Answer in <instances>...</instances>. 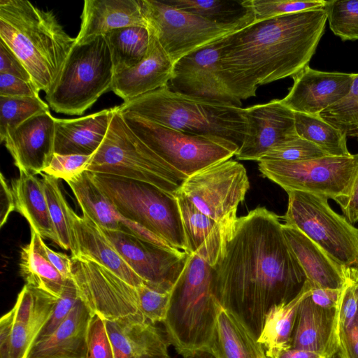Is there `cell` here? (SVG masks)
<instances>
[{
  "label": "cell",
  "mask_w": 358,
  "mask_h": 358,
  "mask_svg": "<svg viewBox=\"0 0 358 358\" xmlns=\"http://www.w3.org/2000/svg\"><path fill=\"white\" fill-rule=\"evenodd\" d=\"M306 280L280 217L265 207L237 218L212 266L216 300L257 340L268 311L294 299Z\"/></svg>",
  "instance_id": "obj_1"
},
{
  "label": "cell",
  "mask_w": 358,
  "mask_h": 358,
  "mask_svg": "<svg viewBox=\"0 0 358 358\" xmlns=\"http://www.w3.org/2000/svg\"><path fill=\"white\" fill-rule=\"evenodd\" d=\"M327 21L323 8L254 21L222 38L220 66L239 100L259 86L293 77L309 65Z\"/></svg>",
  "instance_id": "obj_2"
},
{
  "label": "cell",
  "mask_w": 358,
  "mask_h": 358,
  "mask_svg": "<svg viewBox=\"0 0 358 358\" xmlns=\"http://www.w3.org/2000/svg\"><path fill=\"white\" fill-rule=\"evenodd\" d=\"M0 40L20 59L37 88L45 93L76 43L52 11L27 0H0Z\"/></svg>",
  "instance_id": "obj_3"
},
{
  "label": "cell",
  "mask_w": 358,
  "mask_h": 358,
  "mask_svg": "<svg viewBox=\"0 0 358 358\" xmlns=\"http://www.w3.org/2000/svg\"><path fill=\"white\" fill-rule=\"evenodd\" d=\"M117 106L122 113H131L187 134L220 136L239 147L248 129L245 108L184 95L168 85Z\"/></svg>",
  "instance_id": "obj_4"
},
{
  "label": "cell",
  "mask_w": 358,
  "mask_h": 358,
  "mask_svg": "<svg viewBox=\"0 0 358 358\" xmlns=\"http://www.w3.org/2000/svg\"><path fill=\"white\" fill-rule=\"evenodd\" d=\"M220 307L212 289V266L198 255L189 254L171 291L162 322L171 345L183 358L210 349Z\"/></svg>",
  "instance_id": "obj_5"
},
{
  "label": "cell",
  "mask_w": 358,
  "mask_h": 358,
  "mask_svg": "<svg viewBox=\"0 0 358 358\" xmlns=\"http://www.w3.org/2000/svg\"><path fill=\"white\" fill-rule=\"evenodd\" d=\"M86 171L144 182L174 196L187 178L136 136L117 106L106 135L91 156Z\"/></svg>",
  "instance_id": "obj_6"
},
{
  "label": "cell",
  "mask_w": 358,
  "mask_h": 358,
  "mask_svg": "<svg viewBox=\"0 0 358 358\" xmlns=\"http://www.w3.org/2000/svg\"><path fill=\"white\" fill-rule=\"evenodd\" d=\"M90 173L122 217L141 225L188 254L180 208L174 195L144 182Z\"/></svg>",
  "instance_id": "obj_7"
},
{
  "label": "cell",
  "mask_w": 358,
  "mask_h": 358,
  "mask_svg": "<svg viewBox=\"0 0 358 358\" xmlns=\"http://www.w3.org/2000/svg\"><path fill=\"white\" fill-rule=\"evenodd\" d=\"M114 76L104 36L75 43L45 99L56 113L80 115L111 90Z\"/></svg>",
  "instance_id": "obj_8"
},
{
  "label": "cell",
  "mask_w": 358,
  "mask_h": 358,
  "mask_svg": "<svg viewBox=\"0 0 358 358\" xmlns=\"http://www.w3.org/2000/svg\"><path fill=\"white\" fill-rule=\"evenodd\" d=\"M122 115L143 143L186 178L230 159L239 148L236 143L220 136L187 134L131 113Z\"/></svg>",
  "instance_id": "obj_9"
},
{
  "label": "cell",
  "mask_w": 358,
  "mask_h": 358,
  "mask_svg": "<svg viewBox=\"0 0 358 358\" xmlns=\"http://www.w3.org/2000/svg\"><path fill=\"white\" fill-rule=\"evenodd\" d=\"M287 193L285 224L298 229L340 264L358 269V228L334 211L326 196L297 190Z\"/></svg>",
  "instance_id": "obj_10"
},
{
  "label": "cell",
  "mask_w": 358,
  "mask_h": 358,
  "mask_svg": "<svg viewBox=\"0 0 358 358\" xmlns=\"http://www.w3.org/2000/svg\"><path fill=\"white\" fill-rule=\"evenodd\" d=\"M258 169L264 177L286 192L324 195L340 206L349 196L358 173V154L300 162L260 160Z\"/></svg>",
  "instance_id": "obj_11"
},
{
  "label": "cell",
  "mask_w": 358,
  "mask_h": 358,
  "mask_svg": "<svg viewBox=\"0 0 358 358\" xmlns=\"http://www.w3.org/2000/svg\"><path fill=\"white\" fill-rule=\"evenodd\" d=\"M143 14L173 64L189 53L247 25L222 24L180 9L166 0H141Z\"/></svg>",
  "instance_id": "obj_12"
},
{
  "label": "cell",
  "mask_w": 358,
  "mask_h": 358,
  "mask_svg": "<svg viewBox=\"0 0 358 358\" xmlns=\"http://www.w3.org/2000/svg\"><path fill=\"white\" fill-rule=\"evenodd\" d=\"M249 187L243 165L227 159L189 176L179 191L201 213L220 224L231 227Z\"/></svg>",
  "instance_id": "obj_13"
},
{
  "label": "cell",
  "mask_w": 358,
  "mask_h": 358,
  "mask_svg": "<svg viewBox=\"0 0 358 358\" xmlns=\"http://www.w3.org/2000/svg\"><path fill=\"white\" fill-rule=\"evenodd\" d=\"M71 259L72 280L92 315L105 320L131 317L147 322L140 311L136 287L94 261L83 257Z\"/></svg>",
  "instance_id": "obj_14"
},
{
  "label": "cell",
  "mask_w": 358,
  "mask_h": 358,
  "mask_svg": "<svg viewBox=\"0 0 358 358\" xmlns=\"http://www.w3.org/2000/svg\"><path fill=\"white\" fill-rule=\"evenodd\" d=\"M56 300L24 285L13 308L0 319V358H27Z\"/></svg>",
  "instance_id": "obj_15"
},
{
  "label": "cell",
  "mask_w": 358,
  "mask_h": 358,
  "mask_svg": "<svg viewBox=\"0 0 358 358\" xmlns=\"http://www.w3.org/2000/svg\"><path fill=\"white\" fill-rule=\"evenodd\" d=\"M222 38L176 62L169 87L184 95L241 107V101L229 92L222 75L220 66Z\"/></svg>",
  "instance_id": "obj_16"
},
{
  "label": "cell",
  "mask_w": 358,
  "mask_h": 358,
  "mask_svg": "<svg viewBox=\"0 0 358 358\" xmlns=\"http://www.w3.org/2000/svg\"><path fill=\"white\" fill-rule=\"evenodd\" d=\"M101 229L145 284L162 292L171 291L189 254L169 252L124 231Z\"/></svg>",
  "instance_id": "obj_17"
},
{
  "label": "cell",
  "mask_w": 358,
  "mask_h": 358,
  "mask_svg": "<svg viewBox=\"0 0 358 358\" xmlns=\"http://www.w3.org/2000/svg\"><path fill=\"white\" fill-rule=\"evenodd\" d=\"M248 129L235 157L258 162L274 146L299 138L294 113L281 99L245 108Z\"/></svg>",
  "instance_id": "obj_18"
},
{
  "label": "cell",
  "mask_w": 358,
  "mask_h": 358,
  "mask_svg": "<svg viewBox=\"0 0 358 358\" xmlns=\"http://www.w3.org/2000/svg\"><path fill=\"white\" fill-rule=\"evenodd\" d=\"M55 117L36 114L8 131L1 139L19 172L41 174L55 154Z\"/></svg>",
  "instance_id": "obj_19"
},
{
  "label": "cell",
  "mask_w": 358,
  "mask_h": 358,
  "mask_svg": "<svg viewBox=\"0 0 358 358\" xmlns=\"http://www.w3.org/2000/svg\"><path fill=\"white\" fill-rule=\"evenodd\" d=\"M355 73L328 72L309 65L292 77L294 83L281 101L294 113L319 115L350 92Z\"/></svg>",
  "instance_id": "obj_20"
},
{
  "label": "cell",
  "mask_w": 358,
  "mask_h": 358,
  "mask_svg": "<svg viewBox=\"0 0 358 358\" xmlns=\"http://www.w3.org/2000/svg\"><path fill=\"white\" fill-rule=\"evenodd\" d=\"M150 42L146 55L134 67L115 73L111 90L124 102L168 85L173 73V62L148 27Z\"/></svg>",
  "instance_id": "obj_21"
},
{
  "label": "cell",
  "mask_w": 358,
  "mask_h": 358,
  "mask_svg": "<svg viewBox=\"0 0 358 358\" xmlns=\"http://www.w3.org/2000/svg\"><path fill=\"white\" fill-rule=\"evenodd\" d=\"M310 289L298 307L292 348L313 351L328 358L339 349V307L326 309L317 306L310 297Z\"/></svg>",
  "instance_id": "obj_22"
},
{
  "label": "cell",
  "mask_w": 358,
  "mask_h": 358,
  "mask_svg": "<svg viewBox=\"0 0 358 358\" xmlns=\"http://www.w3.org/2000/svg\"><path fill=\"white\" fill-rule=\"evenodd\" d=\"M114 358H170L164 330L131 317L105 320Z\"/></svg>",
  "instance_id": "obj_23"
},
{
  "label": "cell",
  "mask_w": 358,
  "mask_h": 358,
  "mask_svg": "<svg viewBox=\"0 0 358 358\" xmlns=\"http://www.w3.org/2000/svg\"><path fill=\"white\" fill-rule=\"evenodd\" d=\"M282 231L312 287L342 289L357 269L338 263L296 227L284 223Z\"/></svg>",
  "instance_id": "obj_24"
},
{
  "label": "cell",
  "mask_w": 358,
  "mask_h": 358,
  "mask_svg": "<svg viewBox=\"0 0 358 358\" xmlns=\"http://www.w3.org/2000/svg\"><path fill=\"white\" fill-rule=\"evenodd\" d=\"M70 220L75 247L72 257H83L94 261L134 287L144 283L92 220L84 214L78 215L71 208Z\"/></svg>",
  "instance_id": "obj_25"
},
{
  "label": "cell",
  "mask_w": 358,
  "mask_h": 358,
  "mask_svg": "<svg viewBox=\"0 0 358 358\" xmlns=\"http://www.w3.org/2000/svg\"><path fill=\"white\" fill-rule=\"evenodd\" d=\"M80 18L76 44L104 36L115 29L147 27L141 0H85Z\"/></svg>",
  "instance_id": "obj_26"
},
{
  "label": "cell",
  "mask_w": 358,
  "mask_h": 358,
  "mask_svg": "<svg viewBox=\"0 0 358 358\" xmlns=\"http://www.w3.org/2000/svg\"><path fill=\"white\" fill-rule=\"evenodd\" d=\"M92 315L80 299L65 320L48 336L38 340L27 358H87Z\"/></svg>",
  "instance_id": "obj_27"
},
{
  "label": "cell",
  "mask_w": 358,
  "mask_h": 358,
  "mask_svg": "<svg viewBox=\"0 0 358 358\" xmlns=\"http://www.w3.org/2000/svg\"><path fill=\"white\" fill-rule=\"evenodd\" d=\"M175 196L180 208L188 254H195L211 266H214L234 224L227 227L216 222L199 210L180 191Z\"/></svg>",
  "instance_id": "obj_28"
},
{
  "label": "cell",
  "mask_w": 358,
  "mask_h": 358,
  "mask_svg": "<svg viewBox=\"0 0 358 358\" xmlns=\"http://www.w3.org/2000/svg\"><path fill=\"white\" fill-rule=\"evenodd\" d=\"M115 107L73 119L55 117V153L92 155L103 141Z\"/></svg>",
  "instance_id": "obj_29"
},
{
  "label": "cell",
  "mask_w": 358,
  "mask_h": 358,
  "mask_svg": "<svg viewBox=\"0 0 358 358\" xmlns=\"http://www.w3.org/2000/svg\"><path fill=\"white\" fill-rule=\"evenodd\" d=\"M14 211L21 214L30 229L43 238L50 239L58 245V239L50 216L41 179L35 175L20 171L10 184Z\"/></svg>",
  "instance_id": "obj_30"
},
{
  "label": "cell",
  "mask_w": 358,
  "mask_h": 358,
  "mask_svg": "<svg viewBox=\"0 0 358 358\" xmlns=\"http://www.w3.org/2000/svg\"><path fill=\"white\" fill-rule=\"evenodd\" d=\"M208 350L216 358H268L257 340L221 306L213 342Z\"/></svg>",
  "instance_id": "obj_31"
},
{
  "label": "cell",
  "mask_w": 358,
  "mask_h": 358,
  "mask_svg": "<svg viewBox=\"0 0 358 358\" xmlns=\"http://www.w3.org/2000/svg\"><path fill=\"white\" fill-rule=\"evenodd\" d=\"M310 289V285L306 280L303 289L294 299L274 306L266 313L257 341L268 358H276L281 352L292 347L298 307Z\"/></svg>",
  "instance_id": "obj_32"
},
{
  "label": "cell",
  "mask_w": 358,
  "mask_h": 358,
  "mask_svg": "<svg viewBox=\"0 0 358 358\" xmlns=\"http://www.w3.org/2000/svg\"><path fill=\"white\" fill-rule=\"evenodd\" d=\"M66 182L73 192L83 214L101 229L123 231L122 222L124 217L96 185L88 171Z\"/></svg>",
  "instance_id": "obj_33"
},
{
  "label": "cell",
  "mask_w": 358,
  "mask_h": 358,
  "mask_svg": "<svg viewBox=\"0 0 358 358\" xmlns=\"http://www.w3.org/2000/svg\"><path fill=\"white\" fill-rule=\"evenodd\" d=\"M19 265L25 285L55 299L61 296L66 279L38 250L31 239L21 248Z\"/></svg>",
  "instance_id": "obj_34"
},
{
  "label": "cell",
  "mask_w": 358,
  "mask_h": 358,
  "mask_svg": "<svg viewBox=\"0 0 358 358\" xmlns=\"http://www.w3.org/2000/svg\"><path fill=\"white\" fill-rule=\"evenodd\" d=\"M115 74L139 63L147 53L150 33L148 26H130L113 29L104 35Z\"/></svg>",
  "instance_id": "obj_35"
},
{
  "label": "cell",
  "mask_w": 358,
  "mask_h": 358,
  "mask_svg": "<svg viewBox=\"0 0 358 358\" xmlns=\"http://www.w3.org/2000/svg\"><path fill=\"white\" fill-rule=\"evenodd\" d=\"M180 9L222 24L248 25L255 21L251 0H166Z\"/></svg>",
  "instance_id": "obj_36"
},
{
  "label": "cell",
  "mask_w": 358,
  "mask_h": 358,
  "mask_svg": "<svg viewBox=\"0 0 358 358\" xmlns=\"http://www.w3.org/2000/svg\"><path fill=\"white\" fill-rule=\"evenodd\" d=\"M294 119L298 136L313 143L327 155L347 157L352 155L348 149V135L320 115L294 113Z\"/></svg>",
  "instance_id": "obj_37"
},
{
  "label": "cell",
  "mask_w": 358,
  "mask_h": 358,
  "mask_svg": "<svg viewBox=\"0 0 358 358\" xmlns=\"http://www.w3.org/2000/svg\"><path fill=\"white\" fill-rule=\"evenodd\" d=\"M41 180L48 206L50 216L62 249L75 252L73 231L70 220V209L58 182V180L45 173H41Z\"/></svg>",
  "instance_id": "obj_38"
},
{
  "label": "cell",
  "mask_w": 358,
  "mask_h": 358,
  "mask_svg": "<svg viewBox=\"0 0 358 358\" xmlns=\"http://www.w3.org/2000/svg\"><path fill=\"white\" fill-rule=\"evenodd\" d=\"M48 110V104L40 96H0V139L32 116Z\"/></svg>",
  "instance_id": "obj_39"
},
{
  "label": "cell",
  "mask_w": 358,
  "mask_h": 358,
  "mask_svg": "<svg viewBox=\"0 0 358 358\" xmlns=\"http://www.w3.org/2000/svg\"><path fill=\"white\" fill-rule=\"evenodd\" d=\"M324 9L336 36L343 41L358 40V0L327 1Z\"/></svg>",
  "instance_id": "obj_40"
},
{
  "label": "cell",
  "mask_w": 358,
  "mask_h": 358,
  "mask_svg": "<svg viewBox=\"0 0 358 358\" xmlns=\"http://www.w3.org/2000/svg\"><path fill=\"white\" fill-rule=\"evenodd\" d=\"M319 115L347 135L358 131V73H355L349 93Z\"/></svg>",
  "instance_id": "obj_41"
},
{
  "label": "cell",
  "mask_w": 358,
  "mask_h": 358,
  "mask_svg": "<svg viewBox=\"0 0 358 358\" xmlns=\"http://www.w3.org/2000/svg\"><path fill=\"white\" fill-rule=\"evenodd\" d=\"M324 0H251L255 21L270 17L299 13L305 10L323 8Z\"/></svg>",
  "instance_id": "obj_42"
},
{
  "label": "cell",
  "mask_w": 358,
  "mask_h": 358,
  "mask_svg": "<svg viewBox=\"0 0 358 358\" xmlns=\"http://www.w3.org/2000/svg\"><path fill=\"white\" fill-rule=\"evenodd\" d=\"M325 156L329 155L313 143L299 137L274 146L259 161L300 162Z\"/></svg>",
  "instance_id": "obj_43"
},
{
  "label": "cell",
  "mask_w": 358,
  "mask_h": 358,
  "mask_svg": "<svg viewBox=\"0 0 358 358\" xmlns=\"http://www.w3.org/2000/svg\"><path fill=\"white\" fill-rule=\"evenodd\" d=\"M140 311L148 322L156 324L164 320L170 293L152 288L145 283L136 287Z\"/></svg>",
  "instance_id": "obj_44"
},
{
  "label": "cell",
  "mask_w": 358,
  "mask_h": 358,
  "mask_svg": "<svg viewBox=\"0 0 358 358\" xmlns=\"http://www.w3.org/2000/svg\"><path fill=\"white\" fill-rule=\"evenodd\" d=\"M80 299L73 280L67 279L61 296L55 301L52 313L37 341L50 336L65 320Z\"/></svg>",
  "instance_id": "obj_45"
},
{
  "label": "cell",
  "mask_w": 358,
  "mask_h": 358,
  "mask_svg": "<svg viewBox=\"0 0 358 358\" xmlns=\"http://www.w3.org/2000/svg\"><path fill=\"white\" fill-rule=\"evenodd\" d=\"M91 156L55 153L43 173L66 182L86 171Z\"/></svg>",
  "instance_id": "obj_46"
},
{
  "label": "cell",
  "mask_w": 358,
  "mask_h": 358,
  "mask_svg": "<svg viewBox=\"0 0 358 358\" xmlns=\"http://www.w3.org/2000/svg\"><path fill=\"white\" fill-rule=\"evenodd\" d=\"M87 358H114L105 320L92 315L88 328Z\"/></svg>",
  "instance_id": "obj_47"
},
{
  "label": "cell",
  "mask_w": 358,
  "mask_h": 358,
  "mask_svg": "<svg viewBox=\"0 0 358 358\" xmlns=\"http://www.w3.org/2000/svg\"><path fill=\"white\" fill-rule=\"evenodd\" d=\"M31 240L34 241L38 250L46 257L65 279H72L73 262L71 257L50 249L45 243L43 238L32 229H31Z\"/></svg>",
  "instance_id": "obj_48"
},
{
  "label": "cell",
  "mask_w": 358,
  "mask_h": 358,
  "mask_svg": "<svg viewBox=\"0 0 358 358\" xmlns=\"http://www.w3.org/2000/svg\"><path fill=\"white\" fill-rule=\"evenodd\" d=\"M40 90L29 81L15 76L0 73V96H39Z\"/></svg>",
  "instance_id": "obj_49"
},
{
  "label": "cell",
  "mask_w": 358,
  "mask_h": 358,
  "mask_svg": "<svg viewBox=\"0 0 358 358\" xmlns=\"http://www.w3.org/2000/svg\"><path fill=\"white\" fill-rule=\"evenodd\" d=\"M0 73L9 74L26 81L32 82L30 74L24 64L1 40H0Z\"/></svg>",
  "instance_id": "obj_50"
},
{
  "label": "cell",
  "mask_w": 358,
  "mask_h": 358,
  "mask_svg": "<svg viewBox=\"0 0 358 358\" xmlns=\"http://www.w3.org/2000/svg\"><path fill=\"white\" fill-rule=\"evenodd\" d=\"M339 350L344 358H358V314L345 329L338 331Z\"/></svg>",
  "instance_id": "obj_51"
},
{
  "label": "cell",
  "mask_w": 358,
  "mask_h": 358,
  "mask_svg": "<svg viewBox=\"0 0 358 358\" xmlns=\"http://www.w3.org/2000/svg\"><path fill=\"white\" fill-rule=\"evenodd\" d=\"M342 292L343 289H333L311 286L310 297L320 307L326 309L337 308L340 306Z\"/></svg>",
  "instance_id": "obj_52"
},
{
  "label": "cell",
  "mask_w": 358,
  "mask_h": 358,
  "mask_svg": "<svg viewBox=\"0 0 358 358\" xmlns=\"http://www.w3.org/2000/svg\"><path fill=\"white\" fill-rule=\"evenodd\" d=\"M345 218L351 223L358 222V173L349 196L340 205Z\"/></svg>",
  "instance_id": "obj_53"
},
{
  "label": "cell",
  "mask_w": 358,
  "mask_h": 358,
  "mask_svg": "<svg viewBox=\"0 0 358 358\" xmlns=\"http://www.w3.org/2000/svg\"><path fill=\"white\" fill-rule=\"evenodd\" d=\"M1 184L2 196L5 200V207L2 210L1 226L6 222L10 213L14 211L13 197L11 192L10 186L6 182L3 176L1 175Z\"/></svg>",
  "instance_id": "obj_54"
},
{
  "label": "cell",
  "mask_w": 358,
  "mask_h": 358,
  "mask_svg": "<svg viewBox=\"0 0 358 358\" xmlns=\"http://www.w3.org/2000/svg\"><path fill=\"white\" fill-rule=\"evenodd\" d=\"M276 358H326L317 352L299 349L289 348L281 352Z\"/></svg>",
  "instance_id": "obj_55"
},
{
  "label": "cell",
  "mask_w": 358,
  "mask_h": 358,
  "mask_svg": "<svg viewBox=\"0 0 358 358\" xmlns=\"http://www.w3.org/2000/svg\"><path fill=\"white\" fill-rule=\"evenodd\" d=\"M184 358H216L208 350H200L188 355Z\"/></svg>",
  "instance_id": "obj_56"
},
{
  "label": "cell",
  "mask_w": 358,
  "mask_h": 358,
  "mask_svg": "<svg viewBox=\"0 0 358 358\" xmlns=\"http://www.w3.org/2000/svg\"><path fill=\"white\" fill-rule=\"evenodd\" d=\"M328 358H344V357L338 349V350L336 352H335L333 355Z\"/></svg>",
  "instance_id": "obj_57"
}]
</instances>
